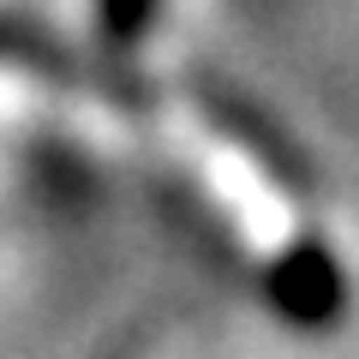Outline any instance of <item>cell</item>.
Segmentation results:
<instances>
[{"instance_id":"7a4b0ae2","label":"cell","mask_w":359,"mask_h":359,"mask_svg":"<svg viewBox=\"0 0 359 359\" xmlns=\"http://www.w3.org/2000/svg\"><path fill=\"white\" fill-rule=\"evenodd\" d=\"M162 18V0H96V30L114 54H132Z\"/></svg>"},{"instance_id":"6da1fadb","label":"cell","mask_w":359,"mask_h":359,"mask_svg":"<svg viewBox=\"0 0 359 359\" xmlns=\"http://www.w3.org/2000/svg\"><path fill=\"white\" fill-rule=\"evenodd\" d=\"M269 299H276V311H282L287 323L323 330V323L341 311V299H347V276H341V264H335L330 245L299 240V245H287V252L269 264Z\"/></svg>"}]
</instances>
